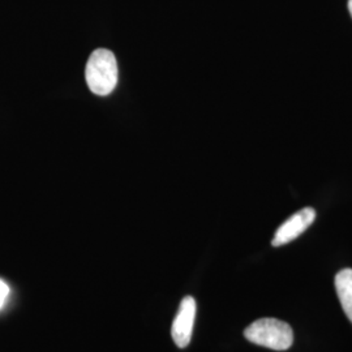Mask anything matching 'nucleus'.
I'll return each mask as SVG.
<instances>
[{"mask_svg":"<svg viewBox=\"0 0 352 352\" xmlns=\"http://www.w3.org/2000/svg\"><path fill=\"white\" fill-rule=\"evenodd\" d=\"M244 337L251 343L274 351H286L292 346L294 331L285 321L277 318H260L244 330Z\"/></svg>","mask_w":352,"mask_h":352,"instance_id":"f257e3e1","label":"nucleus"},{"mask_svg":"<svg viewBox=\"0 0 352 352\" xmlns=\"http://www.w3.org/2000/svg\"><path fill=\"white\" fill-rule=\"evenodd\" d=\"M85 77L88 87L97 96H109L118 84V63L111 51H94L87 63Z\"/></svg>","mask_w":352,"mask_h":352,"instance_id":"f03ea898","label":"nucleus"},{"mask_svg":"<svg viewBox=\"0 0 352 352\" xmlns=\"http://www.w3.org/2000/svg\"><path fill=\"white\" fill-rule=\"evenodd\" d=\"M196 317V300L192 296H186L177 309V314L171 327V336L179 349H186L192 338V331Z\"/></svg>","mask_w":352,"mask_h":352,"instance_id":"7ed1b4c3","label":"nucleus"},{"mask_svg":"<svg viewBox=\"0 0 352 352\" xmlns=\"http://www.w3.org/2000/svg\"><path fill=\"white\" fill-rule=\"evenodd\" d=\"M316 212L314 208H304L300 212L294 214L282 223L272 240L273 247H282L289 241L299 238L302 232L315 222Z\"/></svg>","mask_w":352,"mask_h":352,"instance_id":"20e7f679","label":"nucleus"},{"mask_svg":"<svg viewBox=\"0 0 352 352\" xmlns=\"http://www.w3.org/2000/svg\"><path fill=\"white\" fill-rule=\"evenodd\" d=\"M336 289L340 305L352 324V269H343L336 276Z\"/></svg>","mask_w":352,"mask_h":352,"instance_id":"39448f33","label":"nucleus"},{"mask_svg":"<svg viewBox=\"0 0 352 352\" xmlns=\"http://www.w3.org/2000/svg\"><path fill=\"white\" fill-rule=\"evenodd\" d=\"M8 292H10V287L7 286L6 282H3L0 279V308L4 305V302H6L7 296H8Z\"/></svg>","mask_w":352,"mask_h":352,"instance_id":"423d86ee","label":"nucleus"},{"mask_svg":"<svg viewBox=\"0 0 352 352\" xmlns=\"http://www.w3.org/2000/svg\"><path fill=\"white\" fill-rule=\"evenodd\" d=\"M349 11H350V13H351L352 17V0H349Z\"/></svg>","mask_w":352,"mask_h":352,"instance_id":"0eeeda50","label":"nucleus"}]
</instances>
